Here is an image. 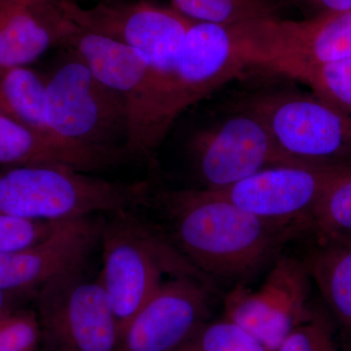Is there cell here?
Instances as JSON below:
<instances>
[{
	"label": "cell",
	"mask_w": 351,
	"mask_h": 351,
	"mask_svg": "<svg viewBox=\"0 0 351 351\" xmlns=\"http://www.w3.org/2000/svg\"><path fill=\"white\" fill-rule=\"evenodd\" d=\"M343 172L308 166H274L217 193L260 218L313 232L318 203L328 186Z\"/></svg>",
	"instance_id": "obj_13"
},
{
	"label": "cell",
	"mask_w": 351,
	"mask_h": 351,
	"mask_svg": "<svg viewBox=\"0 0 351 351\" xmlns=\"http://www.w3.org/2000/svg\"><path fill=\"white\" fill-rule=\"evenodd\" d=\"M96 217L64 221L41 243L0 254V290L32 300L51 279L86 265L101 239L104 219Z\"/></svg>",
	"instance_id": "obj_14"
},
{
	"label": "cell",
	"mask_w": 351,
	"mask_h": 351,
	"mask_svg": "<svg viewBox=\"0 0 351 351\" xmlns=\"http://www.w3.org/2000/svg\"><path fill=\"white\" fill-rule=\"evenodd\" d=\"M125 157L120 149L75 144L0 114V167L53 164L90 173L117 165Z\"/></svg>",
	"instance_id": "obj_16"
},
{
	"label": "cell",
	"mask_w": 351,
	"mask_h": 351,
	"mask_svg": "<svg viewBox=\"0 0 351 351\" xmlns=\"http://www.w3.org/2000/svg\"><path fill=\"white\" fill-rule=\"evenodd\" d=\"M147 181H108L66 165L0 167V213L64 221L147 206Z\"/></svg>",
	"instance_id": "obj_2"
},
{
	"label": "cell",
	"mask_w": 351,
	"mask_h": 351,
	"mask_svg": "<svg viewBox=\"0 0 351 351\" xmlns=\"http://www.w3.org/2000/svg\"><path fill=\"white\" fill-rule=\"evenodd\" d=\"M308 12L307 18L351 10V0H292Z\"/></svg>",
	"instance_id": "obj_27"
},
{
	"label": "cell",
	"mask_w": 351,
	"mask_h": 351,
	"mask_svg": "<svg viewBox=\"0 0 351 351\" xmlns=\"http://www.w3.org/2000/svg\"><path fill=\"white\" fill-rule=\"evenodd\" d=\"M61 223L0 213V254L25 250L41 243L49 239Z\"/></svg>",
	"instance_id": "obj_25"
},
{
	"label": "cell",
	"mask_w": 351,
	"mask_h": 351,
	"mask_svg": "<svg viewBox=\"0 0 351 351\" xmlns=\"http://www.w3.org/2000/svg\"><path fill=\"white\" fill-rule=\"evenodd\" d=\"M104 219L99 280L114 314L119 335L170 277L205 276L171 243L156 223L135 211Z\"/></svg>",
	"instance_id": "obj_3"
},
{
	"label": "cell",
	"mask_w": 351,
	"mask_h": 351,
	"mask_svg": "<svg viewBox=\"0 0 351 351\" xmlns=\"http://www.w3.org/2000/svg\"><path fill=\"white\" fill-rule=\"evenodd\" d=\"M313 232L319 239L351 241V170L328 186L314 212Z\"/></svg>",
	"instance_id": "obj_21"
},
{
	"label": "cell",
	"mask_w": 351,
	"mask_h": 351,
	"mask_svg": "<svg viewBox=\"0 0 351 351\" xmlns=\"http://www.w3.org/2000/svg\"><path fill=\"white\" fill-rule=\"evenodd\" d=\"M86 265L51 279L32 298L41 351H114L119 328L99 277Z\"/></svg>",
	"instance_id": "obj_9"
},
{
	"label": "cell",
	"mask_w": 351,
	"mask_h": 351,
	"mask_svg": "<svg viewBox=\"0 0 351 351\" xmlns=\"http://www.w3.org/2000/svg\"><path fill=\"white\" fill-rule=\"evenodd\" d=\"M306 263L341 337L351 348V241L319 239Z\"/></svg>",
	"instance_id": "obj_18"
},
{
	"label": "cell",
	"mask_w": 351,
	"mask_h": 351,
	"mask_svg": "<svg viewBox=\"0 0 351 351\" xmlns=\"http://www.w3.org/2000/svg\"><path fill=\"white\" fill-rule=\"evenodd\" d=\"M173 8L196 23L233 25L276 19L279 0H171Z\"/></svg>",
	"instance_id": "obj_20"
},
{
	"label": "cell",
	"mask_w": 351,
	"mask_h": 351,
	"mask_svg": "<svg viewBox=\"0 0 351 351\" xmlns=\"http://www.w3.org/2000/svg\"><path fill=\"white\" fill-rule=\"evenodd\" d=\"M64 54L45 75L51 130L75 144L125 152L131 126L125 99L104 84L80 58L69 51Z\"/></svg>",
	"instance_id": "obj_8"
},
{
	"label": "cell",
	"mask_w": 351,
	"mask_h": 351,
	"mask_svg": "<svg viewBox=\"0 0 351 351\" xmlns=\"http://www.w3.org/2000/svg\"><path fill=\"white\" fill-rule=\"evenodd\" d=\"M54 0H0V75L57 46Z\"/></svg>",
	"instance_id": "obj_17"
},
{
	"label": "cell",
	"mask_w": 351,
	"mask_h": 351,
	"mask_svg": "<svg viewBox=\"0 0 351 351\" xmlns=\"http://www.w3.org/2000/svg\"><path fill=\"white\" fill-rule=\"evenodd\" d=\"M271 20L233 25L193 23L171 82L164 114L168 132L191 106L241 75L244 69L263 66Z\"/></svg>",
	"instance_id": "obj_4"
},
{
	"label": "cell",
	"mask_w": 351,
	"mask_h": 351,
	"mask_svg": "<svg viewBox=\"0 0 351 351\" xmlns=\"http://www.w3.org/2000/svg\"><path fill=\"white\" fill-rule=\"evenodd\" d=\"M0 351H41V332L34 307L0 315Z\"/></svg>",
	"instance_id": "obj_24"
},
{
	"label": "cell",
	"mask_w": 351,
	"mask_h": 351,
	"mask_svg": "<svg viewBox=\"0 0 351 351\" xmlns=\"http://www.w3.org/2000/svg\"><path fill=\"white\" fill-rule=\"evenodd\" d=\"M277 351H341L334 323L314 309L308 319L295 328Z\"/></svg>",
	"instance_id": "obj_26"
},
{
	"label": "cell",
	"mask_w": 351,
	"mask_h": 351,
	"mask_svg": "<svg viewBox=\"0 0 351 351\" xmlns=\"http://www.w3.org/2000/svg\"><path fill=\"white\" fill-rule=\"evenodd\" d=\"M57 46L82 60L104 84L121 95L130 110L127 156L149 158L161 145L154 75L147 58L130 46L75 24L55 1Z\"/></svg>",
	"instance_id": "obj_6"
},
{
	"label": "cell",
	"mask_w": 351,
	"mask_h": 351,
	"mask_svg": "<svg viewBox=\"0 0 351 351\" xmlns=\"http://www.w3.org/2000/svg\"><path fill=\"white\" fill-rule=\"evenodd\" d=\"M62 12L88 31L114 39L142 53L151 66L161 130L166 104L182 44L193 25L176 9L151 0H104L85 8L75 0H57Z\"/></svg>",
	"instance_id": "obj_5"
},
{
	"label": "cell",
	"mask_w": 351,
	"mask_h": 351,
	"mask_svg": "<svg viewBox=\"0 0 351 351\" xmlns=\"http://www.w3.org/2000/svg\"><path fill=\"white\" fill-rule=\"evenodd\" d=\"M290 165L351 170V117L315 95L277 90L243 101Z\"/></svg>",
	"instance_id": "obj_7"
},
{
	"label": "cell",
	"mask_w": 351,
	"mask_h": 351,
	"mask_svg": "<svg viewBox=\"0 0 351 351\" xmlns=\"http://www.w3.org/2000/svg\"><path fill=\"white\" fill-rule=\"evenodd\" d=\"M284 75L308 85L320 100L351 117V58L292 69Z\"/></svg>",
	"instance_id": "obj_22"
},
{
	"label": "cell",
	"mask_w": 351,
	"mask_h": 351,
	"mask_svg": "<svg viewBox=\"0 0 351 351\" xmlns=\"http://www.w3.org/2000/svg\"><path fill=\"white\" fill-rule=\"evenodd\" d=\"M149 205L160 213L157 226L171 243L211 280L250 278L307 232L260 218L206 189H152Z\"/></svg>",
	"instance_id": "obj_1"
},
{
	"label": "cell",
	"mask_w": 351,
	"mask_h": 351,
	"mask_svg": "<svg viewBox=\"0 0 351 351\" xmlns=\"http://www.w3.org/2000/svg\"><path fill=\"white\" fill-rule=\"evenodd\" d=\"M189 152L200 182L197 189L210 191L230 188L265 168L290 165L265 122L244 101L195 133Z\"/></svg>",
	"instance_id": "obj_10"
},
{
	"label": "cell",
	"mask_w": 351,
	"mask_h": 351,
	"mask_svg": "<svg viewBox=\"0 0 351 351\" xmlns=\"http://www.w3.org/2000/svg\"><path fill=\"white\" fill-rule=\"evenodd\" d=\"M351 58V10L306 18L274 19L263 68L279 75Z\"/></svg>",
	"instance_id": "obj_15"
},
{
	"label": "cell",
	"mask_w": 351,
	"mask_h": 351,
	"mask_svg": "<svg viewBox=\"0 0 351 351\" xmlns=\"http://www.w3.org/2000/svg\"><path fill=\"white\" fill-rule=\"evenodd\" d=\"M181 351H269L253 335L237 323L208 321Z\"/></svg>",
	"instance_id": "obj_23"
},
{
	"label": "cell",
	"mask_w": 351,
	"mask_h": 351,
	"mask_svg": "<svg viewBox=\"0 0 351 351\" xmlns=\"http://www.w3.org/2000/svg\"><path fill=\"white\" fill-rule=\"evenodd\" d=\"M27 299L29 298L0 290V315L18 307L25 306L24 304Z\"/></svg>",
	"instance_id": "obj_28"
},
{
	"label": "cell",
	"mask_w": 351,
	"mask_h": 351,
	"mask_svg": "<svg viewBox=\"0 0 351 351\" xmlns=\"http://www.w3.org/2000/svg\"><path fill=\"white\" fill-rule=\"evenodd\" d=\"M212 283L170 277L119 335L114 351H181L209 321Z\"/></svg>",
	"instance_id": "obj_12"
},
{
	"label": "cell",
	"mask_w": 351,
	"mask_h": 351,
	"mask_svg": "<svg viewBox=\"0 0 351 351\" xmlns=\"http://www.w3.org/2000/svg\"><path fill=\"white\" fill-rule=\"evenodd\" d=\"M311 277L306 261L279 256L258 290L237 284L226 295L225 318L277 351L291 332L308 319Z\"/></svg>",
	"instance_id": "obj_11"
},
{
	"label": "cell",
	"mask_w": 351,
	"mask_h": 351,
	"mask_svg": "<svg viewBox=\"0 0 351 351\" xmlns=\"http://www.w3.org/2000/svg\"><path fill=\"white\" fill-rule=\"evenodd\" d=\"M45 91L46 76L29 66L5 71L0 75V114L59 137L48 125Z\"/></svg>",
	"instance_id": "obj_19"
}]
</instances>
